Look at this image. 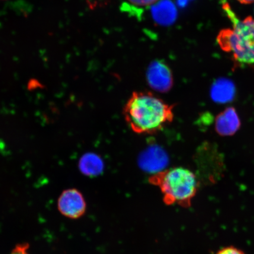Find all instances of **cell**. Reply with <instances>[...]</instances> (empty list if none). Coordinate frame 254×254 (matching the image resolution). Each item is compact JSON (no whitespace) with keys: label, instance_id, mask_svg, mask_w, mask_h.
<instances>
[{"label":"cell","instance_id":"52a82bcc","mask_svg":"<svg viewBox=\"0 0 254 254\" xmlns=\"http://www.w3.org/2000/svg\"><path fill=\"white\" fill-rule=\"evenodd\" d=\"M152 15L157 23L162 25L173 24L177 17V9L170 0H161L152 6Z\"/></svg>","mask_w":254,"mask_h":254},{"label":"cell","instance_id":"3957f363","mask_svg":"<svg viewBox=\"0 0 254 254\" xmlns=\"http://www.w3.org/2000/svg\"><path fill=\"white\" fill-rule=\"evenodd\" d=\"M222 8L233 27L221 31L217 37L219 45L225 52L231 53L237 63L254 64V19L250 16L240 20L227 2Z\"/></svg>","mask_w":254,"mask_h":254},{"label":"cell","instance_id":"9c48e42d","mask_svg":"<svg viewBox=\"0 0 254 254\" xmlns=\"http://www.w3.org/2000/svg\"><path fill=\"white\" fill-rule=\"evenodd\" d=\"M29 244L26 243L19 244L16 245L14 249L11 251L9 254H30L28 252Z\"/></svg>","mask_w":254,"mask_h":254},{"label":"cell","instance_id":"6da1fadb","mask_svg":"<svg viewBox=\"0 0 254 254\" xmlns=\"http://www.w3.org/2000/svg\"><path fill=\"white\" fill-rule=\"evenodd\" d=\"M174 106L148 91L134 92L123 109V116L133 132L154 134L174 120Z\"/></svg>","mask_w":254,"mask_h":254},{"label":"cell","instance_id":"7c38bea8","mask_svg":"<svg viewBox=\"0 0 254 254\" xmlns=\"http://www.w3.org/2000/svg\"><path fill=\"white\" fill-rule=\"evenodd\" d=\"M243 4H250L254 2V0H237Z\"/></svg>","mask_w":254,"mask_h":254},{"label":"cell","instance_id":"5b68a950","mask_svg":"<svg viewBox=\"0 0 254 254\" xmlns=\"http://www.w3.org/2000/svg\"><path fill=\"white\" fill-rule=\"evenodd\" d=\"M147 78L152 88L159 92L169 91L173 85V77L170 69L163 62L156 60L149 65Z\"/></svg>","mask_w":254,"mask_h":254},{"label":"cell","instance_id":"7a4b0ae2","mask_svg":"<svg viewBox=\"0 0 254 254\" xmlns=\"http://www.w3.org/2000/svg\"><path fill=\"white\" fill-rule=\"evenodd\" d=\"M149 182L160 189L165 203L184 208L191 205L199 189L197 177L183 167H175L152 175Z\"/></svg>","mask_w":254,"mask_h":254},{"label":"cell","instance_id":"277c9868","mask_svg":"<svg viewBox=\"0 0 254 254\" xmlns=\"http://www.w3.org/2000/svg\"><path fill=\"white\" fill-rule=\"evenodd\" d=\"M60 213L71 219L82 217L86 211V202L78 190L68 189L62 193L57 203Z\"/></svg>","mask_w":254,"mask_h":254},{"label":"cell","instance_id":"8fae6325","mask_svg":"<svg viewBox=\"0 0 254 254\" xmlns=\"http://www.w3.org/2000/svg\"><path fill=\"white\" fill-rule=\"evenodd\" d=\"M132 5L135 6H140V7H144V6H148L153 4L156 2L158 0H128Z\"/></svg>","mask_w":254,"mask_h":254},{"label":"cell","instance_id":"ba28073f","mask_svg":"<svg viewBox=\"0 0 254 254\" xmlns=\"http://www.w3.org/2000/svg\"><path fill=\"white\" fill-rule=\"evenodd\" d=\"M79 170L86 176H98L103 170L104 164L102 160L94 154L88 153L82 156L79 163Z\"/></svg>","mask_w":254,"mask_h":254},{"label":"cell","instance_id":"30bf717a","mask_svg":"<svg viewBox=\"0 0 254 254\" xmlns=\"http://www.w3.org/2000/svg\"><path fill=\"white\" fill-rule=\"evenodd\" d=\"M215 254H246V253L236 247L229 246L219 250Z\"/></svg>","mask_w":254,"mask_h":254},{"label":"cell","instance_id":"8992f818","mask_svg":"<svg viewBox=\"0 0 254 254\" xmlns=\"http://www.w3.org/2000/svg\"><path fill=\"white\" fill-rule=\"evenodd\" d=\"M241 125L239 117L233 107L227 108L217 116L215 130L222 136H230L236 133Z\"/></svg>","mask_w":254,"mask_h":254}]
</instances>
